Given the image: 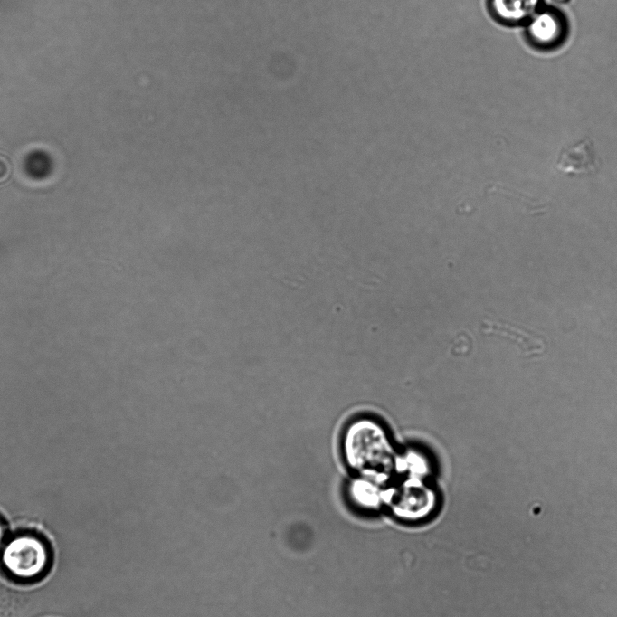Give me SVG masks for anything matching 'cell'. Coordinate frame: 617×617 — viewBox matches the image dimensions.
I'll use <instances>...</instances> for the list:
<instances>
[{
  "label": "cell",
  "mask_w": 617,
  "mask_h": 617,
  "mask_svg": "<svg viewBox=\"0 0 617 617\" xmlns=\"http://www.w3.org/2000/svg\"><path fill=\"white\" fill-rule=\"evenodd\" d=\"M49 551L38 537L17 536L4 546L1 562L6 571L21 580H32L42 574L49 564Z\"/></svg>",
  "instance_id": "cell-1"
},
{
  "label": "cell",
  "mask_w": 617,
  "mask_h": 617,
  "mask_svg": "<svg viewBox=\"0 0 617 617\" xmlns=\"http://www.w3.org/2000/svg\"><path fill=\"white\" fill-rule=\"evenodd\" d=\"M538 0H489V8L498 19L515 21L528 16Z\"/></svg>",
  "instance_id": "cell-2"
},
{
  "label": "cell",
  "mask_w": 617,
  "mask_h": 617,
  "mask_svg": "<svg viewBox=\"0 0 617 617\" xmlns=\"http://www.w3.org/2000/svg\"><path fill=\"white\" fill-rule=\"evenodd\" d=\"M531 33L539 42L554 41L559 34V23L551 14H542L532 23Z\"/></svg>",
  "instance_id": "cell-3"
},
{
  "label": "cell",
  "mask_w": 617,
  "mask_h": 617,
  "mask_svg": "<svg viewBox=\"0 0 617 617\" xmlns=\"http://www.w3.org/2000/svg\"><path fill=\"white\" fill-rule=\"evenodd\" d=\"M4 536H5V529L2 526V524L0 523V547H1L2 543L4 541Z\"/></svg>",
  "instance_id": "cell-4"
}]
</instances>
